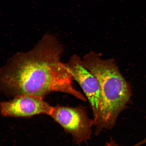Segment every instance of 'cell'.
<instances>
[{
	"instance_id": "cell-2",
	"label": "cell",
	"mask_w": 146,
	"mask_h": 146,
	"mask_svg": "<svg viewBox=\"0 0 146 146\" xmlns=\"http://www.w3.org/2000/svg\"><path fill=\"white\" fill-rule=\"evenodd\" d=\"M83 65L99 83L100 95L98 117L102 121L112 123L130 102V85L122 75L112 59H104L90 52L82 58Z\"/></svg>"
},
{
	"instance_id": "cell-7",
	"label": "cell",
	"mask_w": 146,
	"mask_h": 146,
	"mask_svg": "<svg viewBox=\"0 0 146 146\" xmlns=\"http://www.w3.org/2000/svg\"><path fill=\"white\" fill-rule=\"evenodd\" d=\"M145 143H146V137L142 140V141L139 142L138 143L133 146H139Z\"/></svg>"
},
{
	"instance_id": "cell-4",
	"label": "cell",
	"mask_w": 146,
	"mask_h": 146,
	"mask_svg": "<svg viewBox=\"0 0 146 146\" xmlns=\"http://www.w3.org/2000/svg\"><path fill=\"white\" fill-rule=\"evenodd\" d=\"M1 114L5 117H28L39 114L50 116L53 108L43 98L21 95L1 103Z\"/></svg>"
},
{
	"instance_id": "cell-1",
	"label": "cell",
	"mask_w": 146,
	"mask_h": 146,
	"mask_svg": "<svg viewBox=\"0 0 146 146\" xmlns=\"http://www.w3.org/2000/svg\"><path fill=\"white\" fill-rule=\"evenodd\" d=\"M62 45L56 36L44 35L27 52L17 53L0 70V87L9 97L30 95L44 98L54 92L86 98L73 85L72 76L61 57Z\"/></svg>"
},
{
	"instance_id": "cell-6",
	"label": "cell",
	"mask_w": 146,
	"mask_h": 146,
	"mask_svg": "<svg viewBox=\"0 0 146 146\" xmlns=\"http://www.w3.org/2000/svg\"><path fill=\"white\" fill-rule=\"evenodd\" d=\"M103 146H119L113 140L111 139L110 141L106 143Z\"/></svg>"
},
{
	"instance_id": "cell-5",
	"label": "cell",
	"mask_w": 146,
	"mask_h": 146,
	"mask_svg": "<svg viewBox=\"0 0 146 146\" xmlns=\"http://www.w3.org/2000/svg\"><path fill=\"white\" fill-rule=\"evenodd\" d=\"M73 79L77 82L86 96L92 109L94 123L97 118L100 95V88L97 80L84 66L82 58L74 55L65 63Z\"/></svg>"
},
{
	"instance_id": "cell-3",
	"label": "cell",
	"mask_w": 146,
	"mask_h": 146,
	"mask_svg": "<svg viewBox=\"0 0 146 146\" xmlns=\"http://www.w3.org/2000/svg\"><path fill=\"white\" fill-rule=\"evenodd\" d=\"M50 116L72 135L76 144L90 139L94 120L89 118L83 106L72 107L57 105L53 107Z\"/></svg>"
}]
</instances>
